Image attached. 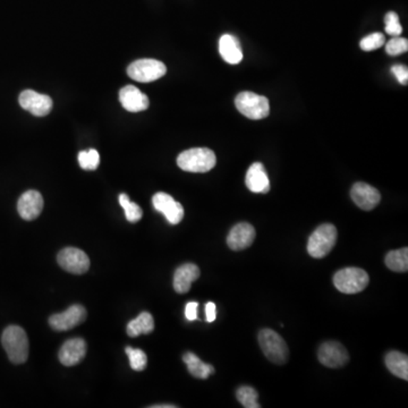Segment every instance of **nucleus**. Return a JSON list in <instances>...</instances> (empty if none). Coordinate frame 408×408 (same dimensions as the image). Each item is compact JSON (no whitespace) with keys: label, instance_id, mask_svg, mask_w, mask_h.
<instances>
[{"label":"nucleus","instance_id":"obj_1","mask_svg":"<svg viewBox=\"0 0 408 408\" xmlns=\"http://www.w3.org/2000/svg\"><path fill=\"white\" fill-rule=\"evenodd\" d=\"M4 348L9 361L14 364H23L29 357V340L26 332L19 326H9L1 337Z\"/></svg>","mask_w":408,"mask_h":408},{"label":"nucleus","instance_id":"obj_2","mask_svg":"<svg viewBox=\"0 0 408 408\" xmlns=\"http://www.w3.org/2000/svg\"><path fill=\"white\" fill-rule=\"evenodd\" d=\"M217 163L215 152L208 148H193L182 152L177 158V165L188 173H208Z\"/></svg>","mask_w":408,"mask_h":408},{"label":"nucleus","instance_id":"obj_3","mask_svg":"<svg viewBox=\"0 0 408 408\" xmlns=\"http://www.w3.org/2000/svg\"><path fill=\"white\" fill-rule=\"evenodd\" d=\"M257 340L263 354L269 361L278 365L285 364L288 361V346L278 332L271 329H262L259 332Z\"/></svg>","mask_w":408,"mask_h":408},{"label":"nucleus","instance_id":"obj_4","mask_svg":"<svg viewBox=\"0 0 408 408\" xmlns=\"http://www.w3.org/2000/svg\"><path fill=\"white\" fill-rule=\"evenodd\" d=\"M338 232L331 224H323L315 229L307 242V252L315 259H322L330 253L336 245Z\"/></svg>","mask_w":408,"mask_h":408},{"label":"nucleus","instance_id":"obj_5","mask_svg":"<svg viewBox=\"0 0 408 408\" xmlns=\"http://www.w3.org/2000/svg\"><path fill=\"white\" fill-rule=\"evenodd\" d=\"M235 106L242 115L253 121L265 118L270 113L269 100L254 92H240L235 99Z\"/></svg>","mask_w":408,"mask_h":408},{"label":"nucleus","instance_id":"obj_6","mask_svg":"<svg viewBox=\"0 0 408 408\" xmlns=\"http://www.w3.org/2000/svg\"><path fill=\"white\" fill-rule=\"evenodd\" d=\"M369 278L367 271L359 267H345L334 276V285L344 294H356L367 288Z\"/></svg>","mask_w":408,"mask_h":408},{"label":"nucleus","instance_id":"obj_7","mask_svg":"<svg viewBox=\"0 0 408 408\" xmlns=\"http://www.w3.org/2000/svg\"><path fill=\"white\" fill-rule=\"evenodd\" d=\"M167 73V67L157 59H138L131 63L127 74L136 82L150 83L159 80Z\"/></svg>","mask_w":408,"mask_h":408},{"label":"nucleus","instance_id":"obj_8","mask_svg":"<svg viewBox=\"0 0 408 408\" xmlns=\"http://www.w3.org/2000/svg\"><path fill=\"white\" fill-rule=\"evenodd\" d=\"M57 261L63 270L74 273V275H83V273L88 272V267H90V259L80 248H63L59 252Z\"/></svg>","mask_w":408,"mask_h":408},{"label":"nucleus","instance_id":"obj_9","mask_svg":"<svg viewBox=\"0 0 408 408\" xmlns=\"http://www.w3.org/2000/svg\"><path fill=\"white\" fill-rule=\"evenodd\" d=\"M86 319V311L82 305L75 304L66 311L50 317L49 325L53 330L67 331L78 327Z\"/></svg>","mask_w":408,"mask_h":408},{"label":"nucleus","instance_id":"obj_10","mask_svg":"<svg viewBox=\"0 0 408 408\" xmlns=\"http://www.w3.org/2000/svg\"><path fill=\"white\" fill-rule=\"evenodd\" d=\"M21 107L38 117L47 116L53 109V100L49 96L38 93L34 90H25L20 94Z\"/></svg>","mask_w":408,"mask_h":408},{"label":"nucleus","instance_id":"obj_11","mask_svg":"<svg viewBox=\"0 0 408 408\" xmlns=\"http://www.w3.org/2000/svg\"><path fill=\"white\" fill-rule=\"evenodd\" d=\"M319 361L321 364L331 369H337L347 364L350 361L347 350L337 342H327L319 348Z\"/></svg>","mask_w":408,"mask_h":408},{"label":"nucleus","instance_id":"obj_12","mask_svg":"<svg viewBox=\"0 0 408 408\" xmlns=\"http://www.w3.org/2000/svg\"><path fill=\"white\" fill-rule=\"evenodd\" d=\"M152 203L157 211L165 215L169 224H180L184 218V208L182 207V204L175 201L174 198L169 194L163 192L155 194Z\"/></svg>","mask_w":408,"mask_h":408},{"label":"nucleus","instance_id":"obj_13","mask_svg":"<svg viewBox=\"0 0 408 408\" xmlns=\"http://www.w3.org/2000/svg\"><path fill=\"white\" fill-rule=\"evenodd\" d=\"M350 196L356 205L365 211L374 209L381 200L380 193L377 188L362 182L354 184L350 190Z\"/></svg>","mask_w":408,"mask_h":408},{"label":"nucleus","instance_id":"obj_14","mask_svg":"<svg viewBox=\"0 0 408 408\" xmlns=\"http://www.w3.org/2000/svg\"><path fill=\"white\" fill-rule=\"evenodd\" d=\"M255 240V229L248 223H240L233 227L227 238V244L233 251H242L250 248Z\"/></svg>","mask_w":408,"mask_h":408},{"label":"nucleus","instance_id":"obj_15","mask_svg":"<svg viewBox=\"0 0 408 408\" xmlns=\"http://www.w3.org/2000/svg\"><path fill=\"white\" fill-rule=\"evenodd\" d=\"M44 209V198L36 190L25 192L17 203V210L24 220L31 221L39 217Z\"/></svg>","mask_w":408,"mask_h":408},{"label":"nucleus","instance_id":"obj_16","mask_svg":"<svg viewBox=\"0 0 408 408\" xmlns=\"http://www.w3.org/2000/svg\"><path fill=\"white\" fill-rule=\"evenodd\" d=\"M86 354V342L82 338L67 340L59 350V361L65 367L78 364Z\"/></svg>","mask_w":408,"mask_h":408},{"label":"nucleus","instance_id":"obj_17","mask_svg":"<svg viewBox=\"0 0 408 408\" xmlns=\"http://www.w3.org/2000/svg\"><path fill=\"white\" fill-rule=\"evenodd\" d=\"M119 100L124 109L131 113H138L148 109L150 106L149 98L143 92L133 86H127L119 92Z\"/></svg>","mask_w":408,"mask_h":408},{"label":"nucleus","instance_id":"obj_18","mask_svg":"<svg viewBox=\"0 0 408 408\" xmlns=\"http://www.w3.org/2000/svg\"><path fill=\"white\" fill-rule=\"evenodd\" d=\"M246 186L253 193H267L270 190V180L267 177L265 165L255 163L250 165L245 177Z\"/></svg>","mask_w":408,"mask_h":408},{"label":"nucleus","instance_id":"obj_19","mask_svg":"<svg viewBox=\"0 0 408 408\" xmlns=\"http://www.w3.org/2000/svg\"><path fill=\"white\" fill-rule=\"evenodd\" d=\"M200 277V269L193 263H185L177 267L174 275V288L178 294H185Z\"/></svg>","mask_w":408,"mask_h":408},{"label":"nucleus","instance_id":"obj_20","mask_svg":"<svg viewBox=\"0 0 408 408\" xmlns=\"http://www.w3.org/2000/svg\"><path fill=\"white\" fill-rule=\"evenodd\" d=\"M219 53L226 63L230 65H238L243 61V51L238 41L234 36L224 34L219 41Z\"/></svg>","mask_w":408,"mask_h":408},{"label":"nucleus","instance_id":"obj_21","mask_svg":"<svg viewBox=\"0 0 408 408\" xmlns=\"http://www.w3.org/2000/svg\"><path fill=\"white\" fill-rule=\"evenodd\" d=\"M387 367L389 371L397 377V378L408 380V357L406 354L400 353V352H390L387 354L386 359Z\"/></svg>","mask_w":408,"mask_h":408},{"label":"nucleus","instance_id":"obj_22","mask_svg":"<svg viewBox=\"0 0 408 408\" xmlns=\"http://www.w3.org/2000/svg\"><path fill=\"white\" fill-rule=\"evenodd\" d=\"M155 330V320L149 312H142L134 320L127 325V335L130 337H138L140 335H149Z\"/></svg>","mask_w":408,"mask_h":408},{"label":"nucleus","instance_id":"obj_23","mask_svg":"<svg viewBox=\"0 0 408 408\" xmlns=\"http://www.w3.org/2000/svg\"><path fill=\"white\" fill-rule=\"evenodd\" d=\"M183 361L188 365V372L198 379H208L215 373L213 365L204 363L193 353H186L183 356Z\"/></svg>","mask_w":408,"mask_h":408},{"label":"nucleus","instance_id":"obj_24","mask_svg":"<svg viewBox=\"0 0 408 408\" xmlns=\"http://www.w3.org/2000/svg\"><path fill=\"white\" fill-rule=\"evenodd\" d=\"M384 262L390 270L406 272L408 270V248H404L389 252Z\"/></svg>","mask_w":408,"mask_h":408},{"label":"nucleus","instance_id":"obj_25","mask_svg":"<svg viewBox=\"0 0 408 408\" xmlns=\"http://www.w3.org/2000/svg\"><path fill=\"white\" fill-rule=\"evenodd\" d=\"M119 204H121L123 209H124L126 219L130 221V223L134 224V223H138V220H141L143 211H142L141 208L138 207V204L131 201L127 194L123 193L119 195Z\"/></svg>","mask_w":408,"mask_h":408},{"label":"nucleus","instance_id":"obj_26","mask_svg":"<svg viewBox=\"0 0 408 408\" xmlns=\"http://www.w3.org/2000/svg\"><path fill=\"white\" fill-rule=\"evenodd\" d=\"M236 397L238 402L245 408H260V404L257 403V394L255 389L250 386L240 387L236 392Z\"/></svg>","mask_w":408,"mask_h":408},{"label":"nucleus","instance_id":"obj_27","mask_svg":"<svg viewBox=\"0 0 408 408\" xmlns=\"http://www.w3.org/2000/svg\"><path fill=\"white\" fill-rule=\"evenodd\" d=\"M128 359H130L131 367L134 371H143L148 365V356L143 350L138 348H132L128 346L125 350Z\"/></svg>","mask_w":408,"mask_h":408},{"label":"nucleus","instance_id":"obj_28","mask_svg":"<svg viewBox=\"0 0 408 408\" xmlns=\"http://www.w3.org/2000/svg\"><path fill=\"white\" fill-rule=\"evenodd\" d=\"M78 163L86 170H96L100 163L99 152L94 149L81 151L78 153Z\"/></svg>","mask_w":408,"mask_h":408},{"label":"nucleus","instance_id":"obj_29","mask_svg":"<svg viewBox=\"0 0 408 408\" xmlns=\"http://www.w3.org/2000/svg\"><path fill=\"white\" fill-rule=\"evenodd\" d=\"M384 42H386V39H384V34L377 32V34H369V36L363 38L359 46H361V49L364 50V51H373V50L382 47Z\"/></svg>","mask_w":408,"mask_h":408},{"label":"nucleus","instance_id":"obj_30","mask_svg":"<svg viewBox=\"0 0 408 408\" xmlns=\"http://www.w3.org/2000/svg\"><path fill=\"white\" fill-rule=\"evenodd\" d=\"M408 50V40L400 36H394L386 44V51L388 55L398 56L406 53Z\"/></svg>","mask_w":408,"mask_h":408},{"label":"nucleus","instance_id":"obj_31","mask_svg":"<svg viewBox=\"0 0 408 408\" xmlns=\"http://www.w3.org/2000/svg\"><path fill=\"white\" fill-rule=\"evenodd\" d=\"M387 34L392 36H399L403 32V28L400 25L399 16L394 11H389L384 17Z\"/></svg>","mask_w":408,"mask_h":408},{"label":"nucleus","instance_id":"obj_32","mask_svg":"<svg viewBox=\"0 0 408 408\" xmlns=\"http://www.w3.org/2000/svg\"><path fill=\"white\" fill-rule=\"evenodd\" d=\"M392 73L394 75V78H397L398 82L402 86H407L408 81V68L404 65H394L392 67Z\"/></svg>","mask_w":408,"mask_h":408},{"label":"nucleus","instance_id":"obj_33","mask_svg":"<svg viewBox=\"0 0 408 408\" xmlns=\"http://www.w3.org/2000/svg\"><path fill=\"white\" fill-rule=\"evenodd\" d=\"M198 307H199V303H196V302H190V303L186 304L185 317L188 321H194L198 319Z\"/></svg>","mask_w":408,"mask_h":408},{"label":"nucleus","instance_id":"obj_34","mask_svg":"<svg viewBox=\"0 0 408 408\" xmlns=\"http://www.w3.org/2000/svg\"><path fill=\"white\" fill-rule=\"evenodd\" d=\"M205 317H207L208 322H213L215 320L217 313H215V304L213 302H209L205 305Z\"/></svg>","mask_w":408,"mask_h":408},{"label":"nucleus","instance_id":"obj_35","mask_svg":"<svg viewBox=\"0 0 408 408\" xmlns=\"http://www.w3.org/2000/svg\"><path fill=\"white\" fill-rule=\"evenodd\" d=\"M152 408H176L175 405H155L151 406Z\"/></svg>","mask_w":408,"mask_h":408}]
</instances>
